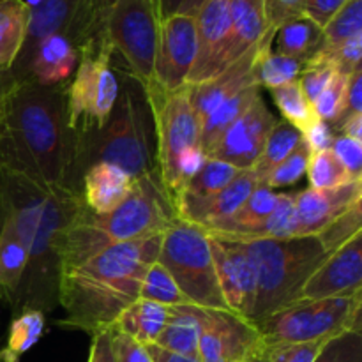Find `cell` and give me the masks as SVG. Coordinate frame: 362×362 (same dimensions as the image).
Listing matches in <instances>:
<instances>
[{
    "label": "cell",
    "mask_w": 362,
    "mask_h": 362,
    "mask_svg": "<svg viewBox=\"0 0 362 362\" xmlns=\"http://www.w3.org/2000/svg\"><path fill=\"white\" fill-rule=\"evenodd\" d=\"M315 362H362V331H345L331 338Z\"/></svg>",
    "instance_id": "obj_44"
},
{
    "label": "cell",
    "mask_w": 362,
    "mask_h": 362,
    "mask_svg": "<svg viewBox=\"0 0 362 362\" xmlns=\"http://www.w3.org/2000/svg\"><path fill=\"white\" fill-rule=\"evenodd\" d=\"M308 179L310 187L313 189H332V187L345 186V184L357 180L349 173V170L339 163L331 148L322 152H313L308 163Z\"/></svg>",
    "instance_id": "obj_38"
},
{
    "label": "cell",
    "mask_w": 362,
    "mask_h": 362,
    "mask_svg": "<svg viewBox=\"0 0 362 362\" xmlns=\"http://www.w3.org/2000/svg\"><path fill=\"white\" fill-rule=\"evenodd\" d=\"M274 35L276 30L269 32L264 45H262L260 53L257 57V62H255V80H257V85L258 87L269 88V90L290 83V81H296L299 78L300 71H303V64L274 52V48H272L274 46L272 45Z\"/></svg>",
    "instance_id": "obj_33"
},
{
    "label": "cell",
    "mask_w": 362,
    "mask_h": 362,
    "mask_svg": "<svg viewBox=\"0 0 362 362\" xmlns=\"http://www.w3.org/2000/svg\"><path fill=\"white\" fill-rule=\"evenodd\" d=\"M362 292L332 299H299L253 324L265 346L324 339L361 331Z\"/></svg>",
    "instance_id": "obj_7"
},
{
    "label": "cell",
    "mask_w": 362,
    "mask_h": 362,
    "mask_svg": "<svg viewBox=\"0 0 362 362\" xmlns=\"http://www.w3.org/2000/svg\"><path fill=\"white\" fill-rule=\"evenodd\" d=\"M28 255L13 219L0 212V299H14L27 269Z\"/></svg>",
    "instance_id": "obj_28"
},
{
    "label": "cell",
    "mask_w": 362,
    "mask_h": 362,
    "mask_svg": "<svg viewBox=\"0 0 362 362\" xmlns=\"http://www.w3.org/2000/svg\"><path fill=\"white\" fill-rule=\"evenodd\" d=\"M78 49L62 34H53L35 46L18 83L30 81L42 87L67 85L78 66Z\"/></svg>",
    "instance_id": "obj_22"
},
{
    "label": "cell",
    "mask_w": 362,
    "mask_h": 362,
    "mask_svg": "<svg viewBox=\"0 0 362 362\" xmlns=\"http://www.w3.org/2000/svg\"><path fill=\"white\" fill-rule=\"evenodd\" d=\"M119 95L105 126L78 136L67 189L80 191L81 177L98 163L119 166L131 179L158 168L154 113L147 88L127 69L115 71Z\"/></svg>",
    "instance_id": "obj_4"
},
{
    "label": "cell",
    "mask_w": 362,
    "mask_h": 362,
    "mask_svg": "<svg viewBox=\"0 0 362 362\" xmlns=\"http://www.w3.org/2000/svg\"><path fill=\"white\" fill-rule=\"evenodd\" d=\"M269 30L264 0H230L228 37L216 64L214 76L253 49Z\"/></svg>",
    "instance_id": "obj_21"
},
{
    "label": "cell",
    "mask_w": 362,
    "mask_h": 362,
    "mask_svg": "<svg viewBox=\"0 0 362 362\" xmlns=\"http://www.w3.org/2000/svg\"><path fill=\"white\" fill-rule=\"evenodd\" d=\"M46 315L37 310L21 311L11 320L7 343L0 350L4 362H20L21 356L32 349L41 339L45 332Z\"/></svg>",
    "instance_id": "obj_34"
},
{
    "label": "cell",
    "mask_w": 362,
    "mask_h": 362,
    "mask_svg": "<svg viewBox=\"0 0 362 362\" xmlns=\"http://www.w3.org/2000/svg\"><path fill=\"white\" fill-rule=\"evenodd\" d=\"M278 119L264 98H258L207 152L209 159L228 163L239 170L251 168L264 148L265 140Z\"/></svg>",
    "instance_id": "obj_15"
},
{
    "label": "cell",
    "mask_w": 362,
    "mask_h": 362,
    "mask_svg": "<svg viewBox=\"0 0 362 362\" xmlns=\"http://www.w3.org/2000/svg\"><path fill=\"white\" fill-rule=\"evenodd\" d=\"M30 7L23 0H0V73H9L25 42Z\"/></svg>",
    "instance_id": "obj_30"
},
{
    "label": "cell",
    "mask_w": 362,
    "mask_h": 362,
    "mask_svg": "<svg viewBox=\"0 0 362 362\" xmlns=\"http://www.w3.org/2000/svg\"><path fill=\"white\" fill-rule=\"evenodd\" d=\"M311 154L313 152H311V148L308 147V144L303 138L299 145L269 173L264 186L271 187V189H279V187H288L299 182L304 177V173H306Z\"/></svg>",
    "instance_id": "obj_42"
},
{
    "label": "cell",
    "mask_w": 362,
    "mask_h": 362,
    "mask_svg": "<svg viewBox=\"0 0 362 362\" xmlns=\"http://www.w3.org/2000/svg\"><path fill=\"white\" fill-rule=\"evenodd\" d=\"M112 329H103V331L92 334V346L88 362H115L112 349Z\"/></svg>",
    "instance_id": "obj_53"
},
{
    "label": "cell",
    "mask_w": 362,
    "mask_h": 362,
    "mask_svg": "<svg viewBox=\"0 0 362 362\" xmlns=\"http://www.w3.org/2000/svg\"><path fill=\"white\" fill-rule=\"evenodd\" d=\"M168 310L170 306L136 299L119 315L113 327L134 338L141 345H154L168 320Z\"/></svg>",
    "instance_id": "obj_29"
},
{
    "label": "cell",
    "mask_w": 362,
    "mask_h": 362,
    "mask_svg": "<svg viewBox=\"0 0 362 362\" xmlns=\"http://www.w3.org/2000/svg\"><path fill=\"white\" fill-rule=\"evenodd\" d=\"M163 233L131 243L113 244L60 276L59 306L67 329L95 334L115 325L119 315L140 299L145 272L161 251Z\"/></svg>",
    "instance_id": "obj_3"
},
{
    "label": "cell",
    "mask_w": 362,
    "mask_h": 362,
    "mask_svg": "<svg viewBox=\"0 0 362 362\" xmlns=\"http://www.w3.org/2000/svg\"><path fill=\"white\" fill-rule=\"evenodd\" d=\"M322 41H324L322 28L310 18L299 16L283 23L276 30L272 45H276V53L290 57L304 66L322 48Z\"/></svg>",
    "instance_id": "obj_31"
},
{
    "label": "cell",
    "mask_w": 362,
    "mask_h": 362,
    "mask_svg": "<svg viewBox=\"0 0 362 362\" xmlns=\"http://www.w3.org/2000/svg\"><path fill=\"white\" fill-rule=\"evenodd\" d=\"M197 57L187 85H197L214 76L216 64L230 30V0H204L194 13Z\"/></svg>",
    "instance_id": "obj_18"
},
{
    "label": "cell",
    "mask_w": 362,
    "mask_h": 362,
    "mask_svg": "<svg viewBox=\"0 0 362 362\" xmlns=\"http://www.w3.org/2000/svg\"><path fill=\"white\" fill-rule=\"evenodd\" d=\"M202 317H204V308L197 304L170 306L168 320L154 345L179 356L198 359Z\"/></svg>",
    "instance_id": "obj_26"
},
{
    "label": "cell",
    "mask_w": 362,
    "mask_h": 362,
    "mask_svg": "<svg viewBox=\"0 0 362 362\" xmlns=\"http://www.w3.org/2000/svg\"><path fill=\"white\" fill-rule=\"evenodd\" d=\"M362 202V179L332 189H308L296 194V237L317 235L329 223Z\"/></svg>",
    "instance_id": "obj_17"
},
{
    "label": "cell",
    "mask_w": 362,
    "mask_h": 362,
    "mask_svg": "<svg viewBox=\"0 0 362 362\" xmlns=\"http://www.w3.org/2000/svg\"><path fill=\"white\" fill-rule=\"evenodd\" d=\"M346 85H349V76L346 74L334 73L327 87L322 90L317 101L313 103V112L324 122H332L339 119L343 110V103H345V92Z\"/></svg>",
    "instance_id": "obj_43"
},
{
    "label": "cell",
    "mask_w": 362,
    "mask_h": 362,
    "mask_svg": "<svg viewBox=\"0 0 362 362\" xmlns=\"http://www.w3.org/2000/svg\"><path fill=\"white\" fill-rule=\"evenodd\" d=\"M18 81L14 80L13 74H11V71L9 73H0V103L6 99V95L13 90L14 85Z\"/></svg>",
    "instance_id": "obj_57"
},
{
    "label": "cell",
    "mask_w": 362,
    "mask_h": 362,
    "mask_svg": "<svg viewBox=\"0 0 362 362\" xmlns=\"http://www.w3.org/2000/svg\"><path fill=\"white\" fill-rule=\"evenodd\" d=\"M209 244L226 308L251 322L257 303L258 271L246 240L209 233Z\"/></svg>",
    "instance_id": "obj_12"
},
{
    "label": "cell",
    "mask_w": 362,
    "mask_h": 362,
    "mask_svg": "<svg viewBox=\"0 0 362 362\" xmlns=\"http://www.w3.org/2000/svg\"><path fill=\"white\" fill-rule=\"evenodd\" d=\"M133 179L119 166L98 163L81 177L80 191L83 204L92 214H108L129 194Z\"/></svg>",
    "instance_id": "obj_23"
},
{
    "label": "cell",
    "mask_w": 362,
    "mask_h": 362,
    "mask_svg": "<svg viewBox=\"0 0 362 362\" xmlns=\"http://www.w3.org/2000/svg\"><path fill=\"white\" fill-rule=\"evenodd\" d=\"M194 57H197L194 14L175 13L161 20L154 64V85L165 92L186 87Z\"/></svg>",
    "instance_id": "obj_14"
},
{
    "label": "cell",
    "mask_w": 362,
    "mask_h": 362,
    "mask_svg": "<svg viewBox=\"0 0 362 362\" xmlns=\"http://www.w3.org/2000/svg\"><path fill=\"white\" fill-rule=\"evenodd\" d=\"M0 105H2V103H0Z\"/></svg>",
    "instance_id": "obj_63"
},
{
    "label": "cell",
    "mask_w": 362,
    "mask_h": 362,
    "mask_svg": "<svg viewBox=\"0 0 362 362\" xmlns=\"http://www.w3.org/2000/svg\"><path fill=\"white\" fill-rule=\"evenodd\" d=\"M158 264L170 272L191 304L207 310H228L216 276L209 233L202 226L182 219L172 223L163 233Z\"/></svg>",
    "instance_id": "obj_8"
},
{
    "label": "cell",
    "mask_w": 362,
    "mask_h": 362,
    "mask_svg": "<svg viewBox=\"0 0 362 362\" xmlns=\"http://www.w3.org/2000/svg\"><path fill=\"white\" fill-rule=\"evenodd\" d=\"M334 73L336 71L332 69L329 64H322V62L304 64L297 81H299L304 98L311 103V106H313V103L317 101L318 95L322 94V90L327 87V83L331 81V78L334 76Z\"/></svg>",
    "instance_id": "obj_45"
},
{
    "label": "cell",
    "mask_w": 362,
    "mask_h": 362,
    "mask_svg": "<svg viewBox=\"0 0 362 362\" xmlns=\"http://www.w3.org/2000/svg\"><path fill=\"white\" fill-rule=\"evenodd\" d=\"M349 0H304V16L324 28Z\"/></svg>",
    "instance_id": "obj_50"
},
{
    "label": "cell",
    "mask_w": 362,
    "mask_h": 362,
    "mask_svg": "<svg viewBox=\"0 0 362 362\" xmlns=\"http://www.w3.org/2000/svg\"><path fill=\"white\" fill-rule=\"evenodd\" d=\"M154 113L156 148H158V168L163 182L172 197L179 189L177 165L187 148L200 147V119L194 112L186 87L173 92H165L158 85H147Z\"/></svg>",
    "instance_id": "obj_11"
},
{
    "label": "cell",
    "mask_w": 362,
    "mask_h": 362,
    "mask_svg": "<svg viewBox=\"0 0 362 362\" xmlns=\"http://www.w3.org/2000/svg\"><path fill=\"white\" fill-rule=\"evenodd\" d=\"M269 27L278 30L283 23L304 16V0H264Z\"/></svg>",
    "instance_id": "obj_49"
},
{
    "label": "cell",
    "mask_w": 362,
    "mask_h": 362,
    "mask_svg": "<svg viewBox=\"0 0 362 362\" xmlns=\"http://www.w3.org/2000/svg\"><path fill=\"white\" fill-rule=\"evenodd\" d=\"M239 172V168L228 165V163L207 158V161L204 163L200 172H198L197 175L191 177V179L184 184L182 189L173 197L177 216L180 218V216L186 214L187 211L198 207V205H202L204 202H207L209 198L216 197L219 191L225 189V187L235 179Z\"/></svg>",
    "instance_id": "obj_27"
},
{
    "label": "cell",
    "mask_w": 362,
    "mask_h": 362,
    "mask_svg": "<svg viewBox=\"0 0 362 362\" xmlns=\"http://www.w3.org/2000/svg\"><path fill=\"white\" fill-rule=\"evenodd\" d=\"M258 184H260V180L255 175L253 170H240L235 179L225 189L219 191L216 197L209 198L207 202H204L198 207L187 211L179 219L202 226L204 230L212 228L216 223L232 216L246 202V198L257 189Z\"/></svg>",
    "instance_id": "obj_24"
},
{
    "label": "cell",
    "mask_w": 362,
    "mask_h": 362,
    "mask_svg": "<svg viewBox=\"0 0 362 362\" xmlns=\"http://www.w3.org/2000/svg\"><path fill=\"white\" fill-rule=\"evenodd\" d=\"M262 345L260 334L250 320L228 310L204 308L198 339L200 362H246Z\"/></svg>",
    "instance_id": "obj_13"
},
{
    "label": "cell",
    "mask_w": 362,
    "mask_h": 362,
    "mask_svg": "<svg viewBox=\"0 0 362 362\" xmlns=\"http://www.w3.org/2000/svg\"><path fill=\"white\" fill-rule=\"evenodd\" d=\"M179 219L172 193L159 168L133 179L129 194L108 214H92L87 207L64 235L62 271L80 265L113 244L131 243L165 233Z\"/></svg>",
    "instance_id": "obj_5"
},
{
    "label": "cell",
    "mask_w": 362,
    "mask_h": 362,
    "mask_svg": "<svg viewBox=\"0 0 362 362\" xmlns=\"http://www.w3.org/2000/svg\"><path fill=\"white\" fill-rule=\"evenodd\" d=\"M246 244L258 271L257 303L251 324L299 300L310 276L331 255L317 235L251 239Z\"/></svg>",
    "instance_id": "obj_6"
},
{
    "label": "cell",
    "mask_w": 362,
    "mask_h": 362,
    "mask_svg": "<svg viewBox=\"0 0 362 362\" xmlns=\"http://www.w3.org/2000/svg\"><path fill=\"white\" fill-rule=\"evenodd\" d=\"M159 23L158 0H117L106 13V42L145 87L154 83Z\"/></svg>",
    "instance_id": "obj_10"
},
{
    "label": "cell",
    "mask_w": 362,
    "mask_h": 362,
    "mask_svg": "<svg viewBox=\"0 0 362 362\" xmlns=\"http://www.w3.org/2000/svg\"><path fill=\"white\" fill-rule=\"evenodd\" d=\"M246 362H269V356H267V349H265V345H262L260 349L257 350V352L253 354V356L250 357Z\"/></svg>",
    "instance_id": "obj_60"
},
{
    "label": "cell",
    "mask_w": 362,
    "mask_h": 362,
    "mask_svg": "<svg viewBox=\"0 0 362 362\" xmlns=\"http://www.w3.org/2000/svg\"><path fill=\"white\" fill-rule=\"evenodd\" d=\"M327 341L318 339V341L306 343H292V345H276L265 346L267 349L269 362H315L320 356L322 349Z\"/></svg>",
    "instance_id": "obj_46"
},
{
    "label": "cell",
    "mask_w": 362,
    "mask_h": 362,
    "mask_svg": "<svg viewBox=\"0 0 362 362\" xmlns=\"http://www.w3.org/2000/svg\"><path fill=\"white\" fill-rule=\"evenodd\" d=\"M300 140H303V133L297 127H293L292 124L286 122V120H278L274 124L267 140H265L260 156L255 161V165L251 166L255 175L260 180V184L265 182L269 173L299 145Z\"/></svg>",
    "instance_id": "obj_35"
},
{
    "label": "cell",
    "mask_w": 362,
    "mask_h": 362,
    "mask_svg": "<svg viewBox=\"0 0 362 362\" xmlns=\"http://www.w3.org/2000/svg\"><path fill=\"white\" fill-rule=\"evenodd\" d=\"M359 233H362V202L354 205L332 223H329L320 233H317V237L322 246L327 250V253L332 255Z\"/></svg>",
    "instance_id": "obj_41"
},
{
    "label": "cell",
    "mask_w": 362,
    "mask_h": 362,
    "mask_svg": "<svg viewBox=\"0 0 362 362\" xmlns=\"http://www.w3.org/2000/svg\"><path fill=\"white\" fill-rule=\"evenodd\" d=\"M140 299L152 300V303L163 304V306H180V304H191L180 292L177 283L170 276V272L156 262L145 272L144 281L140 288Z\"/></svg>",
    "instance_id": "obj_39"
},
{
    "label": "cell",
    "mask_w": 362,
    "mask_h": 362,
    "mask_svg": "<svg viewBox=\"0 0 362 362\" xmlns=\"http://www.w3.org/2000/svg\"><path fill=\"white\" fill-rule=\"evenodd\" d=\"M23 2L27 4V6L30 7V9H32V7H35V6H37V4L41 2V0H23Z\"/></svg>",
    "instance_id": "obj_61"
},
{
    "label": "cell",
    "mask_w": 362,
    "mask_h": 362,
    "mask_svg": "<svg viewBox=\"0 0 362 362\" xmlns=\"http://www.w3.org/2000/svg\"><path fill=\"white\" fill-rule=\"evenodd\" d=\"M0 362H4V361H2V357H0Z\"/></svg>",
    "instance_id": "obj_62"
},
{
    "label": "cell",
    "mask_w": 362,
    "mask_h": 362,
    "mask_svg": "<svg viewBox=\"0 0 362 362\" xmlns=\"http://www.w3.org/2000/svg\"><path fill=\"white\" fill-rule=\"evenodd\" d=\"M112 349L115 362H152L147 346L115 327L112 329Z\"/></svg>",
    "instance_id": "obj_48"
},
{
    "label": "cell",
    "mask_w": 362,
    "mask_h": 362,
    "mask_svg": "<svg viewBox=\"0 0 362 362\" xmlns=\"http://www.w3.org/2000/svg\"><path fill=\"white\" fill-rule=\"evenodd\" d=\"M269 32L265 34V37L269 35ZM265 37L253 49H250L246 55H243L235 62L230 64L225 71L216 74L214 78L197 85H187L191 105H193L194 112H197L198 119H200V124L223 101L257 85V80H255V62H257V57L260 53Z\"/></svg>",
    "instance_id": "obj_19"
},
{
    "label": "cell",
    "mask_w": 362,
    "mask_h": 362,
    "mask_svg": "<svg viewBox=\"0 0 362 362\" xmlns=\"http://www.w3.org/2000/svg\"><path fill=\"white\" fill-rule=\"evenodd\" d=\"M362 292V233L329 255L310 276L300 299H332Z\"/></svg>",
    "instance_id": "obj_16"
},
{
    "label": "cell",
    "mask_w": 362,
    "mask_h": 362,
    "mask_svg": "<svg viewBox=\"0 0 362 362\" xmlns=\"http://www.w3.org/2000/svg\"><path fill=\"white\" fill-rule=\"evenodd\" d=\"M182 4H184V0H158L159 20H165V18L179 13L180 7H182Z\"/></svg>",
    "instance_id": "obj_56"
},
{
    "label": "cell",
    "mask_w": 362,
    "mask_h": 362,
    "mask_svg": "<svg viewBox=\"0 0 362 362\" xmlns=\"http://www.w3.org/2000/svg\"><path fill=\"white\" fill-rule=\"evenodd\" d=\"M204 4V0H184L182 7H180L179 13H184V14H194L198 11V7Z\"/></svg>",
    "instance_id": "obj_59"
},
{
    "label": "cell",
    "mask_w": 362,
    "mask_h": 362,
    "mask_svg": "<svg viewBox=\"0 0 362 362\" xmlns=\"http://www.w3.org/2000/svg\"><path fill=\"white\" fill-rule=\"evenodd\" d=\"M276 200H278V193L274 189L264 186V184H258L257 189L246 198V202L232 216L216 223L212 228L205 230V232L244 240L253 239L258 228L274 211Z\"/></svg>",
    "instance_id": "obj_25"
},
{
    "label": "cell",
    "mask_w": 362,
    "mask_h": 362,
    "mask_svg": "<svg viewBox=\"0 0 362 362\" xmlns=\"http://www.w3.org/2000/svg\"><path fill=\"white\" fill-rule=\"evenodd\" d=\"M331 151L339 159L349 173L356 179H362V141L352 140L343 134H334L331 144Z\"/></svg>",
    "instance_id": "obj_47"
},
{
    "label": "cell",
    "mask_w": 362,
    "mask_h": 362,
    "mask_svg": "<svg viewBox=\"0 0 362 362\" xmlns=\"http://www.w3.org/2000/svg\"><path fill=\"white\" fill-rule=\"evenodd\" d=\"M262 95V87L253 85L239 94L223 101L214 112L209 113L200 124V147L207 154L226 129Z\"/></svg>",
    "instance_id": "obj_32"
},
{
    "label": "cell",
    "mask_w": 362,
    "mask_h": 362,
    "mask_svg": "<svg viewBox=\"0 0 362 362\" xmlns=\"http://www.w3.org/2000/svg\"><path fill=\"white\" fill-rule=\"evenodd\" d=\"M272 99H274L276 106L281 112L283 120H286L288 124H292L293 127L304 133L306 127L313 122L315 119H318L313 112V106L311 103L304 98L303 90H300L299 81H290V83L281 85L278 88H272L271 90Z\"/></svg>",
    "instance_id": "obj_37"
},
{
    "label": "cell",
    "mask_w": 362,
    "mask_h": 362,
    "mask_svg": "<svg viewBox=\"0 0 362 362\" xmlns=\"http://www.w3.org/2000/svg\"><path fill=\"white\" fill-rule=\"evenodd\" d=\"M88 2H90L92 9L106 20V13H108V9L117 2V0H88Z\"/></svg>",
    "instance_id": "obj_58"
},
{
    "label": "cell",
    "mask_w": 362,
    "mask_h": 362,
    "mask_svg": "<svg viewBox=\"0 0 362 362\" xmlns=\"http://www.w3.org/2000/svg\"><path fill=\"white\" fill-rule=\"evenodd\" d=\"M296 194L297 193H278L274 211L258 228L253 239H292L296 237Z\"/></svg>",
    "instance_id": "obj_40"
},
{
    "label": "cell",
    "mask_w": 362,
    "mask_h": 362,
    "mask_svg": "<svg viewBox=\"0 0 362 362\" xmlns=\"http://www.w3.org/2000/svg\"><path fill=\"white\" fill-rule=\"evenodd\" d=\"M322 35H324V41L317 53L332 52L349 39L362 35V0H349L336 13V16L322 28Z\"/></svg>",
    "instance_id": "obj_36"
},
{
    "label": "cell",
    "mask_w": 362,
    "mask_h": 362,
    "mask_svg": "<svg viewBox=\"0 0 362 362\" xmlns=\"http://www.w3.org/2000/svg\"><path fill=\"white\" fill-rule=\"evenodd\" d=\"M66 87L14 85L0 105V170L41 189L66 187L78 134L69 127Z\"/></svg>",
    "instance_id": "obj_2"
},
{
    "label": "cell",
    "mask_w": 362,
    "mask_h": 362,
    "mask_svg": "<svg viewBox=\"0 0 362 362\" xmlns=\"http://www.w3.org/2000/svg\"><path fill=\"white\" fill-rule=\"evenodd\" d=\"M303 138L308 144V147L311 148V152H322L331 148L334 133H332V126H329V122L315 119L313 122L306 127V131L303 133Z\"/></svg>",
    "instance_id": "obj_51"
},
{
    "label": "cell",
    "mask_w": 362,
    "mask_h": 362,
    "mask_svg": "<svg viewBox=\"0 0 362 362\" xmlns=\"http://www.w3.org/2000/svg\"><path fill=\"white\" fill-rule=\"evenodd\" d=\"M78 57L76 71L66 87V105L69 127L83 136L101 129L108 120L119 95V78L105 37L83 46Z\"/></svg>",
    "instance_id": "obj_9"
},
{
    "label": "cell",
    "mask_w": 362,
    "mask_h": 362,
    "mask_svg": "<svg viewBox=\"0 0 362 362\" xmlns=\"http://www.w3.org/2000/svg\"><path fill=\"white\" fill-rule=\"evenodd\" d=\"M147 352L151 356L152 362H200L198 359H191V357L179 356V354L168 352V350L161 349L158 345H147Z\"/></svg>",
    "instance_id": "obj_55"
},
{
    "label": "cell",
    "mask_w": 362,
    "mask_h": 362,
    "mask_svg": "<svg viewBox=\"0 0 362 362\" xmlns=\"http://www.w3.org/2000/svg\"><path fill=\"white\" fill-rule=\"evenodd\" d=\"M350 113H362V69L354 71L349 76V85H346L345 92V103H343L341 115H339L338 120L350 115ZM338 120H336V122H338Z\"/></svg>",
    "instance_id": "obj_52"
},
{
    "label": "cell",
    "mask_w": 362,
    "mask_h": 362,
    "mask_svg": "<svg viewBox=\"0 0 362 362\" xmlns=\"http://www.w3.org/2000/svg\"><path fill=\"white\" fill-rule=\"evenodd\" d=\"M334 134H343L352 140L362 141V113H350V115L343 117L341 120L334 124Z\"/></svg>",
    "instance_id": "obj_54"
},
{
    "label": "cell",
    "mask_w": 362,
    "mask_h": 362,
    "mask_svg": "<svg viewBox=\"0 0 362 362\" xmlns=\"http://www.w3.org/2000/svg\"><path fill=\"white\" fill-rule=\"evenodd\" d=\"M83 209L78 191L41 189L0 170V212L13 219L28 255L25 274L11 300L13 317L28 310L46 315L59 308L64 235Z\"/></svg>",
    "instance_id": "obj_1"
},
{
    "label": "cell",
    "mask_w": 362,
    "mask_h": 362,
    "mask_svg": "<svg viewBox=\"0 0 362 362\" xmlns=\"http://www.w3.org/2000/svg\"><path fill=\"white\" fill-rule=\"evenodd\" d=\"M81 2L83 0H41L37 6L32 7L25 42L16 62L11 67L14 80L18 81V78L21 76L35 46L42 39L53 34H62L66 37L71 34L78 13H80Z\"/></svg>",
    "instance_id": "obj_20"
}]
</instances>
